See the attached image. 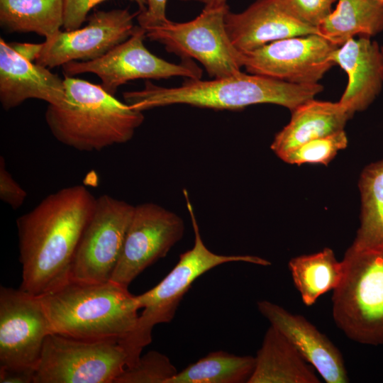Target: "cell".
Here are the masks:
<instances>
[{
	"label": "cell",
	"instance_id": "obj_27",
	"mask_svg": "<svg viewBox=\"0 0 383 383\" xmlns=\"http://www.w3.org/2000/svg\"><path fill=\"white\" fill-rule=\"evenodd\" d=\"M348 138L344 130L306 142L279 157L289 164L304 163L327 165L337 152L346 148Z\"/></svg>",
	"mask_w": 383,
	"mask_h": 383
},
{
	"label": "cell",
	"instance_id": "obj_13",
	"mask_svg": "<svg viewBox=\"0 0 383 383\" xmlns=\"http://www.w3.org/2000/svg\"><path fill=\"white\" fill-rule=\"evenodd\" d=\"M52 328L40 296L0 289V368L35 370Z\"/></svg>",
	"mask_w": 383,
	"mask_h": 383
},
{
	"label": "cell",
	"instance_id": "obj_8",
	"mask_svg": "<svg viewBox=\"0 0 383 383\" xmlns=\"http://www.w3.org/2000/svg\"><path fill=\"white\" fill-rule=\"evenodd\" d=\"M127 365L118 340H82L49 334L33 383H115Z\"/></svg>",
	"mask_w": 383,
	"mask_h": 383
},
{
	"label": "cell",
	"instance_id": "obj_34",
	"mask_svg": "<svg viewBox=\"0 0 383 383\" xmlns=\"http://www.w3.org/2000/svg\"><path fill=\"white\" fill-rule=\"evenodd\" d=\"M183 1H198L206 5H222L226 4L227 0H180Z\"/></svg>",
	"mask_w": 383,
	"mask_h": 383
},
{
	"label": "cell",
	"instance_id": "obj_6",
	"mask_svg": "<svg viewBox=\"0 0 383 383\" xmlns=\"http://www.w3.org/2000/svg\"><path fill=\"white\" fill-rule=\"evenodd\" d=\"M343 275L332 296L336 326L350 340L383 344V245L355 250L342 260Z\"/></svg>",
	"mask_w": 383,
	"mask_h": 383
},
{
	"label": "cell",
	"instance_id": "obj_9",
	"mask_svg": "<svg viewBox=\"0 0 383 383\" xmlns=\"http://www.w3.org/2000/svg\"><path fill=\"white\" fill-rule=\"evenodd\" d=\"M134 209L131 204L108 194L96 198L76 249L69 280L82 283L111 280Z\"/></svg>",
	"mask_w": 383,
	"mask_h": 383
},
{
	"label": "cell",
	"instance_id": "obj_2",
	"mask_svg": "<svg viewBox=\"0 0 383 383\" xmlns=\"http://www.w3.org/2000/svg\"><path fill=\"white\" fill-rule=\"evenodd\" d=\"M320 84H296L240 72L211 80L187 79L180 86L165 87L146 81L143 89L126 91L125 103L143 111L175 104L218 110H239L258 104H273L291 111L314 99Z\"/></svg>",
	"mask_w": 383,
	"mask_h": 383
},
{
	"label": "cell",
	"instance_id": "obj_1",
	"mask_svg": "<svg viewBox=\"0 0 383 383\" xmlns=\"http://www.w3.org/2000/svg\"><path fill=\"white\" fill-rule=\"evenodd\" d=\"M96 201L84 186H70L49 194L17 219L21 289L42 296L69 281Z\"/></svg>",
	"mask_w": 383,
	"mask_h": 383
},
{
	"label": "cell",
	"instance_id": "obj_19",
	"mask_svg": "<svg viewBox=\"0 0 383 383\" xmlns=\"http://www.w3.org/2000/svg\"><path fill=\"white\" fill-rule=\"evenodd\" d=\"M353 115L339 101L311 99L292 111L290 121L275 135L270 148L279 157L306 142L344 130Z\"/></svg>",
	"mask_w": 383,
	"mask_h": 383
},
{
	"label": "cell",
	"instance_id": "obj_24",
	"mask_svg": "<svg viewBox=\"0 0 383 383\" xmlns=\"http://www.w3.org/2000/svg\"><path fill=\"white\" fill-rule=\"evenodd\" d=\"M360 225L350 246L355 250L383 245V160L364 168L359 180Z\"/></svg>",
	"mask_w": 383,
	"mask_h": 383
},
{
	"label": "cell",
	"instance_id": "obj_7",
	"mask_svg": "<svg viewBox=\"0 0 383 383\" xmlns=\"http://www.w3.org/2000/svg\"><path fill=\"white\" fill-rule=\"evenodd\" d=\"M226 4L206 5L194 19L167 22L145 28L146 37L184 59H194L211 77L236 74L243 67L242 52L233 45L225 23Z\"/></svg>",
	"mask_w": 383,
	"mask_h": 383
},
{
	"label": "cell",
	"instance_id": "obj_11",
	"mask_svg": "<svg viewBox=\"0 0 383 383\" xmlns=\"http://www.w3.org/2000/svg\"><path fill=\"white\" fill-rule=\"evenodd\" d=\"M338 47L319 34L287 38L241 52L243 67L292 84H318L335 65L331 55Z\"/></svg>",
	"mask_w": 383,
	"mask_h": 383
},
{
	"label": "cell",
	"instance_id": "obj_15",
	"mask_svg": "<svg viewBox=\"0 0 383 383\" xmlns=\"http://www.w3.org/2000/svg\"><path fill=\"white\" fill-rule=\"evenodd\" d=\"M225 23L233 45L243 52L281 39L321 35L318 28L292 14L281 0H256L241 12L228 11Z\"/></svg>",
	"mask_w": 383,
	"mask_h": 383
},
{
	"label": "cell",
	"instance_id": "obj_25",
	"mask_svg": "<svg viewBox=\"0 0 383 383\" xmlns=\"http://www.w3.org/2000/svg\"><path fill=\"white\" fill-rule=\"evenodd\" d=\"M255 357L226 351L209 353L173 377L169 383H248Z\"/></svg>",
	"mask_w": 383,
	"mask_h": 383
},
{
	"label": "cell",
	"instance_id": "obj_20",
	"mask_svg": "<svg viewBox=\"0 0 383 383\" xmlns=\"http://www.w3.org/2000/svg\"><path fill=\"white\" fill-rule=\"evenodd\" d=\"M248 383H319L316 370L270 325L257 352Z\"/></svg>",
	"mask_w": 383,
	"mask_h": 383
},
{
	"label": "cell",
	"instance_id": "obj_31",
	"mask_svg": "<svg viewBox=\"0 0 383 383\" xmlns=\"http://www.w3.org/2000/svg\"><path fill=\"white\" fill-rule=\"evenodd\" d=\"M146 9L137 16L138 26L144 29L161 25L169 19L166 16L167 0H145Z\"/></svg>",
	"mask_w": 383,
	"mask_h": 383
},
{
	"label": "cell",
	"instance_id": "obj_33",
	"mask_svg": "<svg viewBox=\"0 0 383 383\" xmlns=\"http://www.w3.org/2000/svg\"><path fill=\"white\" fill-rule=\"evenodd\" d=\"M9 44L16 52L31 62L36 60L42 48V43H12Z\"/></svg>",
	"mask_w": 383,
	"mask_h": 383
},
{
	"label": "cell",
	"instance_id": "obj_30",
	"mask_svg": "<svg viewBox=\"0 0 383 383\" xmlns=\"http://www.w3.org/2000/svg\"><path fill=\"white\" fill-rule=\"evenodd\" d=\"M27 192L6 170L4 157H0V199L12 209L21 207L27 198Z\"/></svg>",
	"mask_w": 383,
	"mask_h": 383
},
{
	"label": "cell",
	"instance_id": "obj_10",
	"mask_svg": "<svg viewBox=\"0 0 383 383\" xmlns=\"http://www.w3.org/2000/svg\"><path fill=\"white\" fill-rule=\"evenodd\" d=\"M145 38V29L135 26L129 38L101 57L87 62L72 61L62 65L65 76L95 74L101 79V87L113 96L121 85L137 79H201L202 70L192 60L184 59L175 64L162 59L147 49L144 45Z\"/></svg>",
	"mask_w": 383,
	"mask_h": 383
},
{
	"label": "cell",
	"instance_id": "obj_16",
	"mask_svg": "<svg viewBox=\"0 0 383 383\" xmlns=\"http://www.w3.org/2000/svg\"><path fill=\"white\" fill-rule=\"evenodd\" d=\"M260 313L296 348L327 383L349 382L339 349L311 322L269 301L257 303Z\"/></svg>",
	"mask_w": 383,
	"mask_h": 383
},
{
	"label": "cell",
	"instance_id": "obj_17",
	"mask_svg": "<svg viewBox=\"0 0 383 383\" xmlns=\"http://www.w3.org/2000/svg\"><path fill=\"white\" fill-rule=\"evenodd\" d=\"M29 99L60 105L66 99L64 79L27 60L0 38V102L5 110Z\"/></svg>",
	"mask_w": 383,
	"mask_h": 383
},
{
	"label": "cell",
	"instance_id": "obj_26",
	"mask_svg": "<svg viewBox=\"0 0 383 383\" xmlns=\"http://www.w3.org/2000/svg\"><path fill=\"white\" fill-rule=\"evenodd\" d=\"M177 372L167 356L150 350L140 356L135 365L126 367L115 383H169Z\"/></svg>",
	"mask_w": 383,
	"mask_h": 383
},
{
	"label": "cell",
	"instance_id": "obj_29",
	"mask_svg": "<svg viewBox=\"0 0 383 383\" xmlns=\"http://www.w3.org/2000/svg\"><path fill=\"white\" fill-rule=\"evenodd\" d=\"M105 0H64V23L65 30H74L80 28L85 21L89 11L96 4ZM135 2L140 12L145 11V0H131Z\"/></svg>",
	"mask_w": 383,
	"mask_h": 383
},
{
	"label": "cell",
	"instance_id": "obj_14",
	"mask_svg": "<svg viewBox=\"0 0 383 383\" xmlns=\"http://www.w3.org/2000/svg\"><path fill=\"white\" fill-rule=\"evenodd\" d=\"M139 11L128 9L98 11L87 24L74 30H60L42 43L35 63L53 68L72 61L87 62L101 57L132 35L133 19Z\"/></svg>",
	"mask_w": 383,
	"mask_h": 383
},
{
	"label": "cell",
	"instance_id": "obj_35",
	"mask_svg": "<svg viewBox=\"0 0 383 383\" xmlns=\"http://www.w3.org/2000/svg\"><path fill=\"white\" fill-rule=\"evenodd\" d=\"M381 52H382L381 75L383 79V47H381Z\"/></svg>",
	"mask_w": 383,
	"mask_h": 383
},
{
	"label": "cell",
	"instance_id": "obj_22",
	"mask_svg": "<svg viewBox=\"0 0 383 383\" xmlns=\"http://www.w3.org/2000/svg\"><path fill=\"white\" fill-rule=\"evenodd\" d=\"M64 23V0H0V25L9 33L50 38Z\"/></svg>",
	"mask_w": 383,
	"mask_h": 383
},
{
	"label": "cell",
	"instance_id": "obj_23",
	"mask_svg": "<svg viewBox=\"0 0 383 383\" xmlns=\"http://www.w3.org/2000/svg\"><path fill=\"white\" fill-rule=\"evenodd\" d=\"M288 266L294 284L307 306L314 304L325 293L333 291L343 275V262L338 261L328 248L293 257Z\"/></svg>",
	"mask_w": 383,
	"mask_h": 383
},
{
	"label": "cell",
	"instance_id": "obj_18",
	"mask_svg": "<svg viewBox=\"0 0 383 383\" xmlns=\"http://www.w3.org/2000/svg\"><path fill=\"white\" fill-rule=\"evenodd\" d=\"M331 60L348 74L339 102L352 114L366 109L381 91V47L367 36L348 40L337 48Z\"/></svg>",
	"mask_w": 383,
	"mask_h": 383
},
{
	"label": "cell",
	"instance_id": "obj_28",
	"mask_svg": "<svg viewBox=\"0 0 383 383\" xmlns=\"http://www.w3.org/2000/svg\"><path fill=\"white\" fill-rule=\"evenodd\" d=\"M338 0H281L284 7L301 21L318 28L332 12Z\"/></svg>",
	"mask_w": 383,
	"mask_h": 383
},
{
	"label": "cell",
	"instance_id": "obj_3",
	"mask_svg": "<svg viewBox=\"0 0 383 383\" xmlns=\"http://www.w3.org/2000/svg\"><path fill=\"white\" fill-rule=\"evenodd\" d=\"M64 82L65 100L48 104L45 118L52 135L67 146L101 151L129 141L144 121L143 111L121 102L100 84L67 76Z\"/></svg>",
	"mask_w": 383,
	"mask_h": 383
},
{
	"label": "cell",
	"instance_id": "obj_5",
	"mask_svg": "<svg viewBox=\"0 0 383 383\" xmlns=\"http://www.w3.org/2000/svg\"><path fill=\"white\" fill-rule=\"evenodd\" d=\"M183 194L194 230V245L179 255L177 263L160 282L136 296L139 308L143 311L133 332L119 341L127 355L126 367L135 365L143 348L152 342L154 327L157 324L170 323L173 319L183 296L200 276L228 262H244L262 266L271 265L270 261L257 256L224 255L211 251L201 238L187 189L183 190Z\"/></svg>",
	"mask_w": 383,
	"mask_h": 383
},
{
	"label": "cell",
	"instance_id": "obj_21",
	"mask_svg": "<svg viewBox=\"0 0 383 383\" xmlns=\"http://www.w3.org/2000/svg\"><path fill=\"white\" fill-rule=\"evenodd\" d=\"M318 27L321 35L340 46L356 35L370 37L383 30V1L338 0Z\"/></svg>",
	"mask_w": 383,
	"mask_h": 383
},
{
	"label": "cell",
	"instance_id": "obj_4",
	"mask_svg": "<svg viewBox=\"0 0 383 383\" xmlns=\"http://www.w3.org/2000/svg\"><path fill=\"white\" fill-rule=\"evenodd\" d=\"M40 297L52 333L77 339L119 342L133 332L139 316L136 296L112 281L69 280Z\"/></svg>",
	"mask_w": 383,
	"mask_h": 383
},
{
	"label": "cell",
	"instance_id": "obj_32",
	"mask_svg": "<svg viewBox=\"0 0 383 383\" xmlns=\"http://www.w3.org/2000/svg\"><path fill=\"white\" fill-rule=\"evenodd\" d=\"M35 369L0 368L1 383H33Z\"/></svg>",
	"mask_w": 383,
	"mask_h": 383
},
{
	"label": "cell",
	"instance_id": "obj_12",
	"mask_svg": "<svg viewBox=\"0 0 383 383\" xmlns=\"http://www.w3.org/2000/svg\"><path fill=\"white\" fill-rule=\"evenodd\" d=\"M183 219L152 202L135 206L110 281L128 287L146 268L165 257L183 237Z\"/></svg>",
	"mask_w": 383,
	"mask_h": 383
},
{
	"label": "cell",
	"instance_id": "obj_36",
	"mask_svg": "<svg viewBox=\"0 0 383 383\" xmlns=\"http://www.w3.org/2000/svg\"><path fill=\"white\" fill-rule=\"evenodd\" d=\"M380 1H383V0H380Z\"/></svg>",
	"mask_w": 383,
	"mask_h": 383
}]
</instances>
